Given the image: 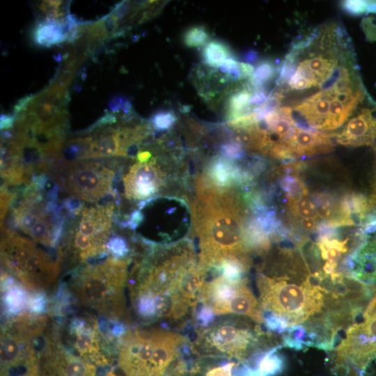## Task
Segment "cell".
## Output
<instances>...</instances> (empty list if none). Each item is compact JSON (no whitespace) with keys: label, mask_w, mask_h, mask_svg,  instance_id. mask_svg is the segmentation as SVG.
Masks as SVG:
<instances>
[{"label":"cell","mask_w":376,"mask_h":376,"mask_svg":"<svg viewBox=\"0 0 376 376\" xmlns=\"http://www.w3.org/2000/svg\"><path fill=\"white\" fill-rule=\"evenodd\" d=\"M134 271L130 297L143 320H180L200 299L204 274L188 248L175 246L152 253Z\"/></svg>","instance_id":"obj_1"},{"label":"cell","mask_w":376,"mask_h":376,"mask_svg":"<svg viewBox=\"0 0 376 376\" xmlns=\"http://www.w3.org/2000/svg\"><path fill=\"white\" fill-rule=\"evenodd\" d=\"M230 193L207 185L198 187L194 217L201 249L198 266L204 270L228 260L251 264L253 224L246 228L247 212Z\"/></svg>","instance_id":"obj_2"},{"label":"cell","mask_w":376,"mask_h":376,"mask_svg":"<svg viewBox=\"0 0 376 376\" xmlns=\"http://www.w3.org/2000/svg\"><path fill=\"white\" fill-rule=\"evenodd\" d=\"M339 29L327 27L316 37L296 44L281 68L279 91H304L312 87L322 90L335 86L343 76L352 73L345 58V42Z\"/></svg>","instance_id":"obj_3"},{"label":"cell","mask_w":376,"mask_h":376,"mask_svg":"<svg viewBox=\"0 0 376 376\" xmlns=\"http://www.w3.org/2000/svg\"><path fill=\"white\" fill-rule=\"evenodd\" d=\"M283 212L293 231L307 233L351 226L361 218L357 196L337 198L322 192L311 193L297 176L285 175L279 183Z\"/></svg>","instance_id":"obj_4"},{"label":"cell","mask_w":376,"mask_h":376,"mask_svg":"<svg viewBox=\"0 0 376 376\" xmlns=\"http://www.w3.org/2000/svg\"><path fill=\"white\" fill-rule=\"evenodd\" d=\"M184 342L164 329L129 330L120 340L119 366L126 376H168Z\"/></svg>","instance_id":"obj_5"},{"label":"cell","mask_w":376,"mask_h":376,"mask_svg":"<svg viewBox=\"0 0 376 376\" xmlns=\"http://www.w3.org/2000/svg\"><path fill=\"white\" fill-rule=\"evenodd\" d=\"M288 279L258 274L256 279L263 311L285 330L299 325L324 308V294L320 287L308 283H289Z\"/></svg>","instance_id":"obj_6"},{"label":"cell","mask_w":376,"mask_h":376,"mask_svg":"<svg viewBox=\"0 0 376 376\" xmlns=\"http://www.w3.org/2000/svg\"><path fill=\"white\" fill-rule=\"evenodd\" d=\"M127 265V260L111 257L86 266L72 285L77 301L107 318L120 317Z\"/></svg>","instance_id":"obj_7"},{"label":"cell","mask_w":376,"mask_h":376,"mask_svg":"<svg viewBox=\"0 0 376 376\" xmlns=\"http://www.w3.org/2000/svg\"><path fill=\"white\" fill-rule=\"evenodd\" d=\"M237 315L217 320L201 329L196 347L205 357H224L241 363L254 360L256 366L264 352L263 333L258 325Z\"/></svg>","instance_id":"obj_8"},{"label":"cell","mask_w":376,"mask_h":376,"mask_svg":"<svg viewBox=\"0 0 376 376\" xmlns=\"http://www.w3.org/2000/svg\"><path fill=\"white\" fill-rule=\"evenodd\" d=\"M1 260L26 288L46 290L55 283L59 273L61 252L49 253L17 233L3 228Z\"/></svg>","instance_id":"obj_9"},{"label":"cell","mask_w":376,"mask_h":376,"mask_svg":"<svg viewBox=\"0 0 376 376\" xmlns=\"http://www.w3.org/2000/svg\"><path fill=\"white\" fill-rule=\"evenodd\" d=\"M216 271L220 274L204 278L200 299L205 308L217 315L233 314L264 322L263 308L249 289L247 279H233Z\"/></svg>","instance_id":"obj_10"},{"label":"cell","mask_w":376,"mask_h":376,"mask_svg":"<svg viewBox=\"0 0 376 376\" xmlns=\"http://www.w3.org/2000/svg\"><path fill=\"white\" fill-rule=\"evenodd\" d=\"M113 205H98L82 210L69 231L67 247L81 263L103 259L112 227Z\"/></svg>","instance_id":"obj_11"},{"label":"cell","mask_w":376,"mask_h":376,"mask_svg":"<svg viewBox=\"0 0 376 376\" xmlns=\"http://www.w3.org/2000/svg\"><path fill=\"white\" fill-rule=\"evenodd\" d=\"M59 164V163H58ZM56 166L55 176L65 191L80 200L96 203L114 196L115 172L97 162H64Z\"/></svg>","instance_id":"obj_12"},{"label":"cell","mask_w":376,"mask_h":376,"mask_svg":"<svg viewBox=\"0 0 376 376\" xmlns=\"http://www.w3.org/2000/svg\"><path fill=\"white\" fill-rule=\"evenodd\" d=\"M40 191L31 185L26 188L24 197L13 210V220L35 242L52 248L63 233L64 218L61 216V207L56 212L48 210V201L43 202Z\"/></svg>","instance_id":"obj_13"},{"label":"cell","mask_w":376,"mask_h":376,"mask_svg":"<svg viewBox=\"0 0 376 376\" xmlns=\"http://www.w3.org/2000/svg\"><path fill=\"white\" fill-rule=\"evenodd\" d=\"M359 88L350 79L340 81L335 86L319 91L293 105L292 110L305 125L304 127L321 132L329 131V108L342 94Z\"/></svg>","instance_id":"obj_14"},{"label":"cell","mask_w":376,"mask_h":376,"mask_svg":"<svg viewBox=\"0 0 376 376\" xmlns=\"http://www.w3.org/2000/svg\"><path fill=\"white\" fill-rule=\"evenodd\" d=\"M343 265L345 274L365 283H376V219L359 230L356 245Z\"/></svg>","instance_id":"obj_15"},{"label":"cell","mask_w":376,"mask_h":376,"mask_svg":"<svg viewBox=\"0 0 376 376\" xmlns=\"http://www.w3.org/2000/svg\"><path fill=\"white\" fill-rule=\"evenodd\" d=\"M335 134L299 127L296 125L290 136L275 146L270 155L281 159L308 157L329 152L334 146Z\"/></svg>","instance_id":"obj_16"},{"label":"cell","mask_w":376,"mask_h":376,"mask_svg":"<svg viewBox=\"0 0 376 376\" xmlns=\"http://www.w3.org/2000/svg\"><path fill=\"white\" fill-rule=\"evenodd\" d=\"M39 361L43 376H97L96 367L91 362L58 344L55 336Z\"/></svg>","instance_id":"obj_17"},{"label":"cell","mask_w":376,"mask_h":376,"mask_svg":"<svg viewBox=\"0 0 376 376\" xmlns=\"http://www.w3.org/2000/svg\"><path fill=\"white\" fill-rule=\"evenodd\" d=\"M70 338L65 341L70 342V351L74 354L101 366L107 364V360L100 349L98 327L92 319L75 318L70 324Z\"/></svg>","instance_id":"obj_18"},{"label":"cell","mask_w":376,"mask_h":376,"mask_svg":"<svg viewBox=\"0 0 376 376\" xmlns=\"http://www.w3.org/2000/svg\"><path fill=\"white\" fill-rule=\"evenodd\" d=\"M162 181L163 173L155 161L136 163L123 177L125 197L147 199L159 191Z\"/></svg>","instance_id":"obj_19"},{"label":"cell","mask_w":376,"mask_h":376,"mask_svg":"<svg viewBox=\"0 0 376 376\" xmlns=\"http://www.w3.org/2000/svg\"><path fill=\"white\" fill-rule=\"evenodd\" d=\"M376 141V109H365L350 119L336 141L344 146H361L374 144Z\"/></svg>","instance_id":"obj_20"},{"label":"cell","mask_w":376,"mask_h":376,"mask_svg":"<svg viewBox=\"0 0 376 376\" xmlns=\"http://www.w3.org/2000/svg\"><path fill=\"white\" fill-rule=\"evenodd\" d=\"M253 93L250 88H244L234 92L229 97L227 102L229 120L235 119L253 110V107L249 103Z\"/></svg>","instance_id":"obj_21"},{"label":"cell","mask_w":376,"mask_h":376,"mask_svg":"<svg viewBox=\"0 0 376 376\" xmlns=\"http://www.w3.org/2000/svg\"><path fill=\"white\" fill-rule=\"evenodd\" d=\"M233 54L228 45L219 40L208 41L202 52L204 63L212 68H219Z\"/></svg>","instance_id":"obj_22"},{"label":"cell","mask_w":376,"mask_h":376,"mask_svg":"<svg viewBox=\"0 0 376 376\" xmlns=\"http://www.w3.org/2000/svg\"><path fill=\"white\" fill-rule=\"evenodd\" d=\"M66 34L63 25L53 21H46L39 24L34 33L37 43L43 46H50L62 42Z\"/></svg>","instance_id":"obj_23"},{"label":"cell","mask_w":376,"mask_h":376,"mask_svg":"<svg viewBox=\"0 0 376 376\" xmlns=\"http://www.w3.org/2000/svg\"><path fill=\"white\" fill-rule=\"evenodd\" d=\"M276 349L269 350L261 357L256 370L258 376H272L283 370V359L276 353Z\"/></svg>","instance_id":"obj_24"},{"label":"cell","mask_w":376,"mask_h":376,"mask_svg":"<svg viewBox=\"0 0 376 376\" xmlns=\"http://www.w3.org/2000/svg\"><path fill=\"white\" fill-rule=\"evenodd\" d=\"M209 37L210 34L205 26H194L183 33L182 41L187 47L196 48L205 45Z\"/></svg>","instance_id":"obj_25"},{"label":"cell","mask_w":376,"mask_h":376,"mask_svg":"<svg viewBox=\"0 0 376 376\" xmlns=\"http://www.w3.org/2000/svg\"><path fill=\"white\" fill-rule=\"evenodd\" d=\"M276 68L269 61H261L254 69L251 78V85L254 88H263V86L274 76Z\"/></svg>","instance_id":"obj_26"},{"label":"cell","mask_w":376,"mask_h":376,"mask_svg":"<svg viewBox=\"0 0 376 376\" xmlns=\"http://www.w3.org/2000/svg\"><path fill=\"white\" fill-rule=\"evenodd\" d=\"M177 117L172 110H161L151 118L154 128L158 131L169 130L175 123Z\"/></svg>","instance_id":"obj_27"},{"label":"cell","mask_w":376,"mask_h":376,"mask_svg":"<svg viewBox=\"0 0 376 376\" xmlns=\"http://www.w3.org/2000/svg\"><path fill=\"white\" fill-rule=\"evenodd\" d=\"M218 68L227 80H242L241 62L237 61L233 56L228 58Z\"/></svg>","instance_id":"obj_28"},{"label":"cell","mask_w":376,"mask_h":376,"mask_svg":"<svg viewBox=\"0 0 376 376\" xmlns=\"http://www.w3.org/2000/svg\"><path fill=\"white\" fill-rule=\"evenodd\" d=\"M5 303L10 313L18 311L24 307V294L17 287H13L8 290L5 297Z\"/></svg>","instance_id":"obj_29"},{"label":"cell","mask_w":376,"mask_h":376,"mask_svg":"<svg viewBox=\"0 0 376 376\" xmlns=\"http://www.w3.org/2000/svg\"><path fill=\"white\" fill-rule=\"evenodd\" d=\"M236 365L234 361L218 365L212 364L205 367L204 372L201 370L203 373L202 376H233L232 370Z\"/></svg>","instance_id":"obj_30"},{"label":"cell","mask_w":376,"mask_h":376,"mask_svg":"<svg viewBox=\"0 0 376 376\" xmlns=\"http://www.w3.org/2000/svg\"><path fill=\"white\" fill-rule=\"evenodd\" d=\"M107 249L108 253L113 255L116 258L125 256L128 252L125 240L118 235L109 238Z\"/></svg>","instance_id":"obj_31"},{"label":"cell","mask_w":376,"mask_h":376,"mask_svg":"<svg viewBox=\"0 0 376 376\" xmlns=\"http://www.w3.org/2000/svg\"><path fill=\"white\" fill-rule=\"evenodd\" d=\"M341 6L350 14L360 15L368 12L370 4L363 1H345Z\"/></svg>","instance_id":"obj_32"},{"label":"cell","mask_w":376,"mask_h":376,"mask_svg":"<svg viewBox=\"0 0 376 376\" xmlns=\"http://www.w3.org/2000/svg\"><path fill=\"white\" fill-rule=\"evenodd\" d=\"M221 152L228 157L238 158L243 153V146L237 141L229 142L221 146Z\"/></svg>","instance_id":"obj_33"},{"label":"cell","mask_w":376,"mask_h":376,"mask_svg":"<svg viewBox=\"0 0 376 376\" xmlns=\"http://www.w3.org/2000/svg\"><path fill=\"white\" fill-rule=\"evenodd\" d=\"M1 376H40L38 373V365L13 368Z\"/></svg>","instance_id":"obj_34"},{"label":"cell","mask_w":376,"mask_h":376,"mask_svg":"<svg viewBox=\"0 0 376 376\" xmlns=\"http://www.w3.org/2000/svg\"><path fill=\"white\" fill-rule=\"evenodd\" d=\"M362 26L368 40H376V17L370 16L362 21Z\"/></svg>","instance_id":"obj_35"},{"label":"cell","mask_w":376,"mask_h":376,"mask_svg":"<svg viewBox=\"0 0 376 376\" xmlns=\"http://www.w3.org/2000/svg\"><path fill=\"white\" fill-rule=\"evenodd\" d=\"M13 199V196L8 192L5 185L1 188V219L4 217L6 214L8 205Z\"/></svg>","instance_id":"obj_36"},{"label":"cell","mask_w":376,"mask_h":376,"mask_svg":"<svg viewBox=\"0 0 376 376\" xmlns=\"http://www.w3.org/2000/svg\"><path fill=\"white\" fill-rule=\"evenodd\" d=\"M374 148L375 152V160L373 165V184H372V191L370 194V198L369 199V204L374 205L376 206V143Z\"/></svg>","instance_id":"obj_37"},{"label":"cell","mask_w":376,"mask_h":376,"mask_svg":"<svg viewBox=\"0 0 376 376\" xmlns=\"http://www.w3.org/2000/svg\"><path fill=\"white\" fill-rule=\"evenodd\" d=\"M258 58V54L253 49L247 50L243 54V59L249 64L256 63Z\"/></svg>","instance_id":"obj_38"},{"label":"cell","mask_w":376,"mask_h":376,"mask_svg":"<svg viewBox=\"0 0 376 376\" xmlns=\"http://www.w3.org/2000/svg\"><path fill=\"white\" fill-rule=\"evenodd\" d=\"M14 119L12 116L1 115V129H7L13 125Z\"/></svg>","instance_id":"obj_39"},{"label":"cell","mask_w":376,"mask_h":376,"mask_svg":"<svg viewBox=\"0 0 376 376\" xmlns=\"http://www.w3.org/2000/svg\"><path fill=\"white\" fill-rule=\"evenodd\" d=\"M106 376H117L116 374L113 373L112 372H109Z\"/></svg>","instance_id":"obj_40"}]
</instances>
